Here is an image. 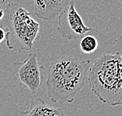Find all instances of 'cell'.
<instances>
[{"instance_id": "cell-1", "label": "cell", "mask_w": 122, "mask_h": 116, "mask_svg": "<svg viewBox=\"0 0 122 116\" xmlns=\"http://www.w3.org/2000/svg\"><path fill=\"white\" fill-rule=\"evenodd\" d=\"M89 60L64 55L53 60L48 68L46 88L53 103L71 104L87 81Z\"/></svg>"}, {"instance_id": "cell-2", "label": "cell", "mask_w": 122, "mask_h": 116, "mask_svg": "<svg viewBox=\"0 0 122 116\" xmlns=\"http://www.w3.org/2000/svg\"><path fill=\"white\" fill-rule=\"evenodd\" d=\"M122 57L120 52L103 53L90 64L87 82L99 100L110 106L122 104Z\"/></svg>"}, {"instance_id": "cell-3", "label": "cell", "mask_w": 122, "mask_h": 116, "mask_svg": "<svg viewBox=\"0 0 122 116\" xmlns=\"http://www.w3.org/2000/svg\"><path fill=\"white\" fill-rule=\"evenodd\" d=\"M4 11L5 46L13 51H30L38 37L40 24L20 5L12 3Z\"/></svg>"}, {"instance_id": "cell-4", "label": "cell", "mask_w": 122, "mask_h": 116, "mask_svg": "<svg viewBox=\"0 0 122 116\" xmlns=\"http://www.w3.org/2000/svg\"><path fill=\"white\" fill-rule=\"evenodd\" d=\"M14 74L21 85L28 89L33 95L37 93L42 85L44 67L38 62L36 53H30L21 62H13Z\"/></svg>"}, {"instance_id": "cell-5", "label": "cell", "mask_w": 122, "mask_h": 116, "mask_svg": "<svg viewBox=\"0 0 122 116\" xmlns=\"http://www.w3.org/2000/svg\"><path fill=\"white\" fill-rule=\"evenodd\" d=\"M92 30V27L85 25L77 12L74 1L69 2L58 15L57 31L61 38L67 40L78 39Z\"/></svg>"}, {"instance_id": "cell-6", "label": "cell", "mask_w": 122, "mask_h": 116, "mask_svg": "<svg viewBox=\"0 0 122 116\" xmlns=\"http://www.w3.org/2000/svg\"><path fill=\"white\" fill-rule=\"evenodd\" d=\"M35 16L43 21H52L62 10V0H33Z\"/></svg>"}, {"instance_id": "cell-7", "label": "cell", "mask_w": 122, "mask_h": 116, "mask_svg": "<svg viewBox=\"0 0 122 116\" xmlns=\"http://www.w3.org/2000/svg\"><path fill=\"white\" fill-rule=\"evenodd\" d=\"M20 116H64V112L60 107L46 103L42 99L36 98L30 101L26 111L20 112Z\"/></svg>"}, {"instance_id": "cell-8", "label": "cell", "mask_w": 122, "mask_h": 116, "mask_svg": "<svg viewBox=\"0 0 122 116\" xmlns=\"http://www.w3.org/2000/svg\"><path fill=\"white\" fill-rule=\"evenodd\" d=\"M99 46L98 40L93 35H85L83 36L80 42V47L83 53H92Z\"/></svg>"}, {"instance_id": "cell-9", "label": "cell", "mask_w": 122, "mask_h": 116, "mask_svg": "<svg viewBox=\"0 0 122 116\" xmlns=\"http://www.w3.org/2000/svg\"><path fill=\"white\" fill-rule=\"evenodd\" d=\"M13 3V0H0V10H5Z\"/></svg>"}, {"instance_id": "cell-10", "label": "cell", "mask_w": 122, "mask_h": 116, "mask_svg": "<svg viewBox=\"0 0 122 116\" xmlns=\"http://www.w3.org/2000/svg\"><path fill=\"white\" fill-rule=\"evenodd\" d=\"M5 35H6V33H5L4 28L0 27V43H2L3 41H5Z\"/></svg>"}, {"instance_id": "cell-11", "label": "cell", "mask_w": 122, "mask_h": 116, "mask_svg": "<svg viewBox=\"0 0 122 116\" xmlns=\"http://www.w3.org/2000/svg\"><path fill=\"white\" fill-rule=\"evenodd\" d=\"M4 15H5L4 10H0V21H1L2 20H3Z\"/></svg>"}]
</instances>
